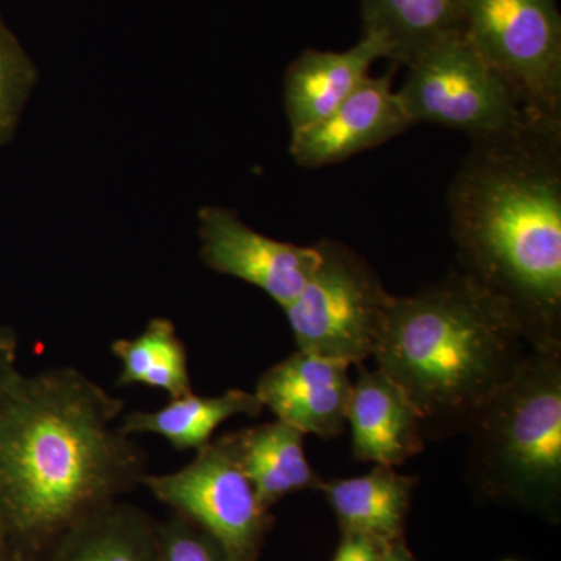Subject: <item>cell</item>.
Returning a JSON list of instances; mask_svg holds the SVG:
<instances>
[{
	"mask_svg": "<svg viewBox=\"0 0 561 561\" xmlns=\"http://www.w3.org/2000/svg\"><path fill=\"white\" fill-rule=\"evenodd\" d=\"M24 375L20 370V337L9 324L0 323V404Z\"/></svg>",
	"mask_w": 561,
	"mask_h": 561,
	"instance_id": "cell-22",
	"label": "cell"
},
{
	"mask_svg": "<svg viewBox=\"0 0 561 561\" xmlns=\"http://www.w3.org/2000/svg\"><path fill=\"white\" fill-rule=\"evenodd\" d=\"M531 351L511 311L456 268L394 297L373 357L411 401L424 440L440 442L465 434Z\"/></svg>",
	"mask_w": 561,
	"mask_h": 561,
	"instance_id": "cell-3",
	"label": "cell"
},
{
	"mask_svg": "<svg viewBox=\"0 0 561 561\" xmlns=\"http://www.w3.org/2000/svg\"><path fill=\"white\" fill-rule=\"evenodd\" d=\"M382 546L362 535L342 534L341 545L331 561H373Z\"/></svg>",
	"mask_w": 561,
	"mask_h": 561,
	"instance_id": "cell-23",
	"label": "cell"
},
{
	"mask_svg": "<svg viewBox=\"0 0 561 561\" xmlns=\"http://www.w3.org/2000/svg\"><path fill=\"white\" fill-rule=\"evenodd\" d=\"M408 68L398 95L413 125H440L476 139L511 130L534 113L463 32L438 41Z\"/></svg>",
	"mask_w": 561,
	"mask_h": 561,
	"instance_id": "cell-6",
	"label": "cell"
},
{
	"mask_svg": "<svg viewBox=\"0 0 561 561\" xmlns=\"http://www.w3.org/2000/svg\"><path fill=\"white\" fill-rule=\"evenodd\" d=\"M457 271L501 301L535 351L561 353V117L471 139L448 191Z\"/></svg>",
	"mask_w": 561,
	"mask_h": 561,
	"instance_id": "cell-2",
	"label": "cell"
},
{
	"mask_svg": "<svg viewBox=\"0 0 561 561\" xmlns=\"http://www.w3.org/2000/svg\"><path fill=\"white\" fill-rule=\"evenodd\" d=\"M381 58H387L386 46L373 36H362L356 46L345 51H301L284 72V108L290 135L311 127L337 108Z\"/></svg>",
	"mask_w": 561,
	"mask_h": 561,
	"instance_id": "cell-13",
	"label": "cell"
},
{
	"mask_svg": "<svg viewBox=\"0 0 561 561\" xmlns=\"http://www.w3.org/2000/svg\"><path fill=\"white\" fill-rule=\"evenodd\" d=\"M359 367L351 391L348 424L353 456L386 467H401L424 449L415 409L404 391L378 367Z\"/></svg>",
	"mask_w": 561,
	"mask_h": 561,
	"instance_id": "cell-12",
	"label": "cell"
},
{
	"mask_svg": "<svg viewBox=\"0 0 561 561\" xmlns=\"http://www.w3.org/2000/svg\"><path fill=\"white\" fill-rule=\"evenodd\" d=\"M111 353L121 360L117 386H140L169 394L171 400L194 393L190 354L172 320L151 319L140 334L117 339Z\"/></svg>",
	"mask_w": 561,
	"mask_h": 561,
	"instance_id": "cell-19",
	"label": "cell"
},
{
	"mask_svg": "<svg viewBox=\"0 0 561 561\" xmlns=\"http://www.w3.org/2000/svg\"><path fill=\"white\" fill-rule=\"evenodd\" d=\"M348 365L297 350L261 376L253 393L276 420L332 440L345 431L353 382Z\"/></svg>",
	"mask_w": 561,
	"mask_h": 561,
	"instance_id": "cell-11",
	"label": "cell"
},
{
	"mask_svg": "<svg viewBox=\"0 0 561 561\" xmlns=\"http://www.w3.org/2000/svg\"><path fill=\"white\" fill-rule=\"evenodd\" d=\"M391 72L362 81L346 101L311 127L290 135L291 160L319 169L375 149L412 127Z\"/></svg>",
	"mask_w": 561,
	"mask_h": 561,
	"instance_id": "cell-10",
	"label": "cell"
},
{
	"mask_svg": "<svg viewBox=\"0 0 561 561\" xmlns=\"http://www.w3.org/2000/svg\"><path fill=\"white\" fill-rule=\"evenodd\" d=\"M140 485L208 531L231 561H260L273 518L239 463L232 434L210 440L180 470L147 472Z\"/></svg>",
	"mask_w": 561,
	"mask_h": 561,
	"instance_id": "cell-7",
	"label": "cell"
},
{
	"mask_svg": "<svg viewBox=\"0 0 561 561\" xmlns=\"http://www.w3.org/2000/svg\"><path fill=\"white\" fill-rule=\"evenodd\" d=\"M124 409L79 368L21 376L0 404V541L43 561L69 527L140 486L147 456L116 426Z\"/></svg>",
	"mask_w": 561,
	"mask_h": 561,
	"instance_id": "cell-1",
	"label": "cell"
},
{
	"mask_svg": "<svg viewBox=\"0 0 561 561\" xmlns=\"http://www.w3.org/2000/svg\"><path fill=\"white\" fill-rule=\"evenodd\" d=\"M231 434L239 463L262 507L271 511L289 494L320 490L323 479L306 457L302 432L276 420Z\"/></svg>",
	"mask_w": 561,
	"mask_h": 561,
	"instance_id": "cell-16",
	"label": "cell"
},
{
	"mask_svg": "<svg viewBox=\"0 0 561 561\" xmlns=\"http://www.w3.org/2000/svg\"><path fill=\"white\" fill-rule=\"evenodd\" d=\"M321 260L300 295L283 308L297 350L341 364L360 365L375 356L394 295L357 251L321 239Z\"/></svg>",
	"mask_w": 561,
	"mask_h": 561,
	"instance_id": "cell-5",
	"label": "cell"
},
{
	"mask_svg": "<svg viewBox=\"0 0 561 561\" xmlns=\"http://www.w3.org/2000/svg\"><path fill=\"white\" fill-rule=\"evenodd\" d=\"M465 434L467 479L479 496L556 519L561 502V353L531 351Z\"/></svg>",
	"mask_w": 561,
	"mask_h": 561,
	"instance_id": "cell-4",
	"label": "cell"
},
{
	"mask_svg": "<svg viewBox=\"0 0 561 561\" xmlns=\"http://www.w3.org/2000/svg\"><path fill=\"white\" fill-rule=\"evenodd\" d=\"M36 81L35 62L0 14V149L16 136Z\"/></svg>",
	"mask_w": 561,
	"mask_h": 561,
	"instance_id": "cell-20",
	"label": "cell"
},
{
	"mask_svg": "<svg viewBox=\"0 0 561 561\" xmlns=\"http://www.w3.org/2000/svg\"><path fill=\"white\" fill-rule=\"evenodd\" d=\"M264 408L256 394L230 389L217 397L175 398L157 411L124 412L119 430L124 434H153L171 443L176 451H198L213 440L214 432L232 416H260Z\"/></svg>",
	"mask_w": 561,
	"mask_h": 561,
	"instance_id": "cell-18",
	"label": "cell"
},
{
	"mask_svg": "<svg viewBox=\"0 0 561 561\" xmlns=\"http://www.w3.org/2000/svg\"><path fill=\"white\" fill-rule=\"evenodd\" d=\"M198 238L206 267L257 287L280 309L300 295L321 260L319 247L276 241L224 206L198 210Z\"/></svg>",
	"mask_w": 561,
	"mask_h": 561,
	"instance_id": "cell-9",
	"label": "cell"
},
{
	"mask_svg": "<svg viewBox=\"0 0 561 561\" xmlns=\"http://www.w3.org/2000/svg\"><path fill=\"white\" fill-rule=\"evenodd\" d=\"M416 482L419 479L401 474L394 467L375 465L360 478L323 481L320 491L335 513L342 534L389 545L404 540Z\"/></svg>",
	"mask_w": 561,
	"mask_h": 561,
	"instance_id": "cell-14",
	"label": "cell"
},
{
	"mask_svg": "<svg viewBox=\"0 0 561 561\" xmlns=\"http://www.w3.org/2000/svg\"><path fill=\"white\" fill-rule=\"evenodd\" d=\"M463 33L527 110L561 117L559 0H468Z\"/></svg>",
	"mask_w": 561,
	"mask_h": 561,
	"instance_id": "cell-8",
	"label": "cell"
},
{
	"mask_svg": "<svg viewBox=\"0 0 561 561\" xmlns=\"http://www.w3.org/2000/svg\"><path fill=\"white\" fill-rule=\"evenodd\" d=\"M373 561H419V559H415L405 540H400L383 545Z\"/></svg>",
	"mask_w": 561,
	"mask_h": 561,
	"instance_id": "cell-24",
	"label": "cell"
},
{
	"mask_svg": "<svg viewBox=\"0 0 561 561\" xmlns=\"http://www.w3.org/2000/svg\"><path fill=\"white\" fill-rule=\"evenodd\" d=\"M364 35L409 66L438 41L463 32L468 0H359Z\"/></svg>",
	"mask_w": 561,
	"mask_h": 561,
	"instance_id": "cell-17",
	"label": "cell"
},
{
	"mask_svg": "<svg viewBox=\"0 0 561 561\" xmlns=\"http://www.w3.org/2000/svg\"><path fill=\"white\" fill-rule=\"evenodd\" d=\"M0 561H27L21 553L13 551L5 542L0 541Z\"/></svg>",
	"mask_w": 561,
	"mask_h": 561,
	"instance_id": "cell-25",
	"label": "cell"
},
{
	"mask_svg": "<svg viewBox=\"0 0 561 561\" xmlns=\"http://www.w3.org/2000/svg\"><path fill=\"white\" fill-rule=\"evenodd\" d=\"M43 561H161L158 523L121 500L69 527Z\"/></svg>",
	"mask_w": 561,
	"mask_h": 561,
	"instance_id": "cell-15",
	"label": "cell"
},
{
	"mask_svg": "<svg viewBox=\"0 0 561 561\" xmlns=\"http://www.w3.org/2000/svg\"><path fill=\"white\" fill-rule=\"evenodd\" d=\"M158 540L161 561H231L216 538L179 513L158 523Z\"/></svg>",
	"mask_w": 561,
	"mask_h": 561,
	"instance_id": "cell-21",
	"label": "cell"
}]
</instances>
